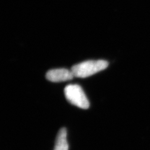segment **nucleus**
<instances>
[{"label":"nucleus","mask_w":150,"mask_h":150,"mask_svg":"<svg viewBox=\"0 0 150 150\" xmlns=\"http://www.w3.org/2000/svg\"><path fill=\"white\" fill-rule=\"evenodd\" d=\"M108 62L105 60H90L75 64L71 68L74 77L86 78L105 70Z\"/></svg>","instance_id":"nucleus-1"},{"label":"nucleus","mask_w":150,"mask_h":150,"mask_svg":"<svg viewBox=\"0 0 150 150\" xmlns=\"http://www.w3.org/2000/svg\"><path fill=\"white\" fill-rule=\"evenodd\" d=\"M64 95L69 102L77 107L87 109L90 103L82 88L79 85H69L65 87Z\"/></svg>","instance_id":"nucleus-2"},{"label":"nucleus","mask_w":150,"mask_h":150,"mask_svg":"<svg viewBox=\"0 0 150 150\" xmlns=\"http://www.w3.org/2000/svg\"><path fill=\"white\" fill-rule=\"evenodd\" d=\"M46 77L50 81L59 82L71 80L73 79L74 76L72 71L66 69H57L48 71Z\"/></svg>","instance_id":"nucleus-3"},{"label":"nucleus","mask_w":150,"mask_h":150,"mask_svg":"<svg viewBox=\"0 0 150 150\" xmlns=\"http://www.w3.org/2000/svg\"><path fill=\"white\" fill-rule=\"evenodd\" d=\"M54 150H69L66 128L63 127L59 129L57 135Z\"/></svg>","instance_id":"nucleus-4"}]
</instances>
